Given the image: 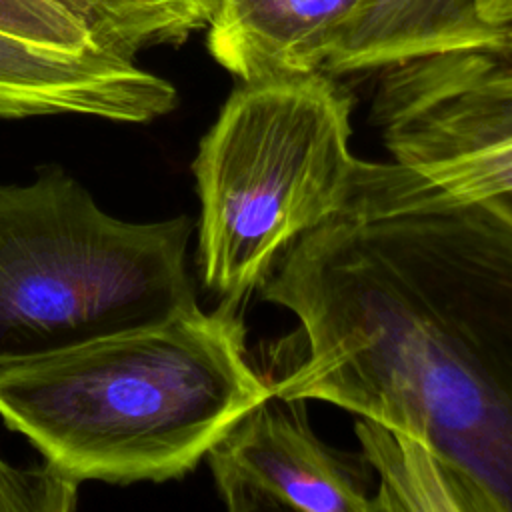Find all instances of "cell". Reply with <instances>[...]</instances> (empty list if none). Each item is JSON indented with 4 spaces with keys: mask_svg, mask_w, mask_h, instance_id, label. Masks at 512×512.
Returning <instances> with one entry per match:
<instances>
[{
    "mask_svg": "<svg viewBox=\"0 0 512 512\" xmlns=\"http://www.w3.org/2000/svg\"><path fill=\"white\" fill-rule=\"evenodd\" d=\"M356 0H220L208 50L242 82L324 72Z\"/></svg>",
    "mask_w": 512,
    "mask_h": 512,
    "instance_id": "ba28073f",
    "label": "cell"
},
{
    "mask_svg": "<svg viewBox=\"0 0 512 512\" xmlns=\"http://www.w3.org/2000/svg\"><path fill=\"white\" fill-rule=\"evenodd\" d=\"M0 32L68 52L100 50L86 24L56 0H0Z\"/></svg>",
    "mask_w": 512,
    "mask_h": 512,
    "instance_id": "30bf717a",
    "label": "cell"
},
{
    "mask_svg": "<svg viewBox=\"0 0 512 512\" xmlns=\"http://www.w3.org/2000/svg\"><path fill=\"white\" fill-rule=\"evenodd\" d=\"M258 290L304 342L278 394L412 442L454 510L512 512V222L394 160L358 158L340 208Z\"/></svg>",
    "mask_w": 512,
    "mask_h": 512,
    "instance_id": "6da1fadb",
    "label": "cell"
},
{
    "mask_svg": "<svg viewBox=\"0 0 512 512\" xmlns=\"http://www.w3.org/2000/svg\"><path fill=\"white\" fill-rule=\"evenodd\" d=\"M378 74L370 120L392 160L512 222V24Z\"/></svg>",
    "mask_w": 512,
    "mask_h": 512,
    "instance_id": "5b68a950",
    "label": "cell"
},
{
    "mask_svg": "<svg viewBox=\"0 0 512 512\" xmlns=\"http://www.w3.org/2000/svg\"><path fill=\"white\" fill-rule=\"evenodd\" d=\"M502 26L480 16L478 0H356L324 74L380 72L418 56L478 42Z\"/></svg>",
    "mask_w": 512,
    "mask_h": 512,
    "instance_id": "9c48e42d",
    "label": "cell"
},
{
    "mask_svg": "<svg viewBox=\"0 0 512 512\" xmlns=\"http://www.w3.org/2000/svg\"><path fill=\"white\" fill-rule=\"evenodd\" d=\"M78 484L50 464L16 468L0 458V512H70Z\"/></svg>",
    "mask_w": 512,
    "mask_h": 512,
    "instance_id": "7c38bea8",
    "label": "cell"
},
{
    "mask_svg": "<svg viewBox=\"0 0 512 512\" xmlns=\"http://www.w3.org/2000/svg\"><path fill=\"white\" fill-rule=\"evenodd\" d=\"M206 458L232 512H374L364 460L326 446L308 422L306 400L274 388L212 444Z\"/></svg>",
    "mask_w": 512,
    "mask_h": 512,
    "instance_id": "8992f818",
    "label": "cell"
},
{
    "mask_svg": "<svg viewBox=\"0 0 512 512\" xmlns=\"http://www.w3.org/2000/svg\"><path fill=\"white\" fill-rule=\"evenodd\" d=\"M156 32L160 44L184 42L192 32L208 28L220 0H124Z\"/></svg>",
    "mask_w": 512,
    "mask_h": 512,
    "instance_id": "4fadbf2b",
    "label": "cell"
},
{
    "mask_svg": "<svg viewBox=\"0 0 512 512\" xmlns=\"http://www.w3.org/2000/svg\"><path fill=\"white\" fill-rule=\"evenodd\" d=\"M176 88L134 58L68 52L0 32V116L80 114L150 122L174 110Z\"/></svg>",
    "mask_w": 512,
    "mask_h": 512,
    "instance_id": "52a82bcc",
    "label": "cell"
},
{
    "mask_svg": "<svg viewBox=\"0 0 512 512\" xmlns=\"http://www.w3.org/2000/svg\"><path fill=\"white\" fill-rule=\"evenodd\" d=\"M76 14L92 32L100 50L134 58L140 50L160 46L152 26L124 0H56Z\"/></svg>",
    "mask_w": 512,
    "mask_h": 512,
    "instance_id": "8fae6325",
    "label": "cell"
},
{
    "mask_svg": "<svg viewBox=\"0 0 512 512\" xmlns=\"http://www.w3.org/2000/svg\"><path fill=\"white\" fill-rule=\"evenodd\" d=\"M478 10L490 24H512V0H478Z\"/></svg>",
    "mask_w": 512,
    "mask_h": 512,
    "instance_id": "5bb4252c",
    "label": "cell"
},
{
    "mask_svg": "<svg viewBox=\"0 0 512 512\" xmlns=\"http://www.w3.org/2000/svg\"><path fill=\"white\" fill-rule=\"evenodd\" d=\"M244 336L238 304L222 300L2 362L0 418L76 482L180 478L272 390Z\"/></svg>",
    "mask_w": 512,
    "mask_h": 512,
    "instance_id": "7a4b0ae2",
    "label": "cell"
},
{
    "mask_svg": "<svg viewBox=\"0 0 512 512\" xmlns=\"http://www.w3.org/2000/svg\"><path fill=\"white\" fill-rule=\"evenodd\" d=\"M192 220L126 222L62 170L0 184V364L198 306Z\"/></svg>",
    "mask_w": 512,
    "mask_h": 512,
    "instance_id": "3957f363",
    "label": "cell"
},
{
    "mask_svg": "<svg viewBox=\"0 0 512 512\" xmlns=\"http://www.w3.org/2000/svg\"><path fill=\"white\" fill-rule=\"evenodd\" d=\"M350 96L324 72L242 82L198 146V264L204 286L240 304L278 256L344 202Z\"/></svg>",
    "mask_w": 512,
    "mask_h": 512,
    "instance_id": "277c9868",
    "label": "cell"
}]
</instances>
